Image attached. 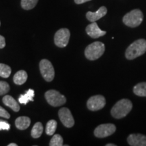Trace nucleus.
<instances>
[{"instance_id": "1", "label": "nucleus", "mask_w": 146, "mask_h": 146, "mask_svg": "<svg viewBox=\"0 0 146 146\" xmlns=\"http://www.w3.org/2000/svg\"><path fill=\"white\" fill-rule=\"evenodd\" d=\"M146 52V40L140 39L134 41L127 47L125 52L127 59L131 60L143 55Z\"/></svg>"}, {"instance_id": "2", "label": "nucleus", "mask_w": 146, "mask_h": 146, "mask_svg": "<svg viewBox=\"0 0 146 146\" xmlns=\"http://www.w3.org/2000/svg\"><path fill=\"white\" fill-rule=\"evenodd\" d=\"M133 104L128 99H122L116 102L111 110V114L114 118L120 119L125 117L131 112Z\"/></svg>"}, {"instance_id": "3", "label": "nucleus", "mask_w": 146, "mask_h": 146, "mask_svg": "<svg viewBox=\"0 0 146 146\" xmlns=\"http://www.w3.org/2000/svg\"><path fill=\"white\" fill-rule=\"evenodd\" d=\"M105 52V45L100 41H96L89 45L85 50V57L89 60L100 58Z\"/></svg>"}, {"instance_id": "4", "label": "nucleus", "mask_w": 146, "mask_h": 146, "mask_svg": "<svg viewBox=\"0 0 146 146\" xmlns=\"http://www.w3.org/2000/svg\"><path fill=\"white\" fill-rule=\"evenodd\" d=\"M143 19V14L139 9H135L131 11L124 16L123 21L127 27L135 28L141 25Z\"/></svg>"}, {"instance_id": "5", "label": "nucleus", "mask_w": 146, "mask_h": 146, "mask_svg": "<svg viewBox=\"0 0 146 146\" xmlns=\"http://www.w3.org/2000/svg\"><path fill=\"white\" fill-rule=\"evenodd\" d=\"M45 98L49 104L54 107L64 104L66 102L65 97L56 90L47 91L45 94Z\"/></svg>"}, {"instance_id": "6", "label": "nucleus", "mask_w": 146, "mask_h": 146, "mask_svg": "<svg viewBox=\"0 0 146 146\" xmlns=\"http://www.w3.org/2000/svg\"><path fill=\"white\" fill-rule=\"evenodd\" d=\"M39 68L41 75L45 81L47 82L53 81L55 76V71L52 63L49 60H42L39 63Z\"/></svg>"}, {"instance_id": "7", "label": "nucleus", "mask_w": 146, "mask_h": 146, "mask_svg": "<svg viewBox=\"0 0 146 146\" xmlns=\"http://www.w3.org/2000/svg\"><path fill=\"white\" fill-rule=\"evenodd\" d=\"M116 127L113 124H102L96 128L94 135L98 138H104L112 135L116 131Z\"/></svg>"}, {"instance_id": "8", "label": "nucleus", "mask_w": 146, "mask_h": 146, "mask_svg": "<svg viewBox=\"0 0 146 146\" xmlns=\"http://www.w3.org/2000/svg\"><path fill=\"white\" fill-rule=\"evenodd\" d=\"M70 33L68 29H61L56 33L54 36V43L56 46L65 47L68 45Z\"/></svg>"}, {"instance_id": "9", "label": "nucleus", "mask_w": 146, "mask_h": 146, "mask_svg": "<svg viewBox=\"0 0 146 146\" xmlns=\"http://www.w3.org/2000/svg\"><path fill=\"white\" fill-rule=\"evenodd\" d=\"M106 99L103 96L97 95L91 97L87 103V106L91 111H98L103 108L105 106Z\"/></svg>"}, {"instance_id": "10", "label": "nucleus", "mask_w": 146, "mask_h": 146, "mask_svg": "<svg viewBox=\"0 0 146 146\" xmlns=\"http://www.w3.org/2000/svg\"><path fill=\"white\" fill-rule=\"evenodd\" d=\"M58 115H59V118L61 120L62 123L66 127L71 128L74 126V118H73L70 110L67 108H62L60 109L59 112H58Z\"/></svg>"}, {"instance_id": "11", "label": "nucleus", "mask_w": 146, "mask_h": 146, "mask_svg": "<svg viewBox=\"0 0 146 146\" xmlns=\"http://www.w3.org/2000/svg\"><path fill=\"white\" fill-rule=\"evenodd\" d=\"M127 142L131 146H146V136L139 133H133L128 137Z\"/></svg>"}, {"instance_id": "12", "label": "nucleus", "mask_w": 146, "mask_h": 146, "mask_svg": "<svg viewBox=\"0 0 146 146\" xmlns=\"http://www.w3.org/2000/svg\"><path fill=\"white\" fill-rule=\"evenodd\" d=\"M86 33L89 36L94 39L99 38L106 34V32L104 31L99 28L98 24L96 22H94L86 27Z\"/></svg>"}, {"instance_id": "13", "label": "nucleus", "mask_w": 146, "mask_h": 146, "mask_svg": "<svg viewBox=\"0 0 146 146\" xmlns=\"http://www.w3.org/2000/svg\"><path fill=\"white\" fill-rule=\"evenodd\" d=\"M107 8L105 6H102L96 12H87L86 17L88 19V21L91 22V23H94V22H96L98 20H100V18L104 17L107 14Z\"/></svg>"}, {"instance_id": "14", "label": "nucleus", "mask_w": 146, "mask_h": 146, "mask_svg": "<svg viewBox=\"0 0 146 146\" xmlns=\"http://www.w3.org/2000/svg\"><path fill=\"white\" fill-rule=\"evenodd\" d=\"M3 103L9 108H10L14 112H18L20 110V106L19 104L16 102V100H14V98H12L10 96H5L3 98Z\"/></svg>"}, {"instance_id": "15", "label": "nucleus", "mask_w": 146, "mask_h": 146, "mask_svg": "<svg viewBox=\"0 0 146 146\" xmlns=\"http://www.w3.org/2000/svg\"><path fill=\"white\" fill-rule=\"evenodd\" d=\"M16 127L20 130H25L28 129L31 125V119L27 116H21L16 119Z\"/></svg>"}, {"instance_id": "16", "label": "nucleus", "mask_w": 146, "mask_h": 146, "mask_svg": "<svg viewBox=\"0 0 146 146\" xmlns=\"http://www.w3.org/2000/svg\"><path fill=\"white\" fill-rule=\"evenodd\" d=\"M28 75L27 73L25 70H19L14 74V82L16 85H21L27 81Z\"/></svg>"}, {"instance_id": "17", "label": "nucleus", "mask_w": 146, "mask_h": 146, "mask_svg": "<svg viewBox=\"0 0 146 146\" xmlns=\"http://www.w3.org/2000/svg\"><path fill=\"white\" fill-rule=\"evenodd\" d=\"M35 91L31 89H29L25 94L21 95L18 98V101L22 104H27L29 102L33 101Z\"/></svg>"}, {"instance_id": "18", "label": "nucleus", "mask_w": 146, "mask_h": 146, "mask_svg": "<svg viewBox=\"0 0 146 146\" xmlns=\"http://www.w3.org/2000/svg\"><path fill=\"white\" fill-rule=\"evenodd\" d=\"M133 93L137 96L146 97V82L137 84L133 87Z\"/></svg>"}, {"instance_id": "19", "label": "nucleus", "mask_w": 146, "mask_h": 146, "mask_svg": "<svg viewBox=\"0 0 146 146\" xmlns=\"http://www.w3.org/2000/svg\"><path fill=\"white\" fill-rule=\"evenodd\" d=\"M43 131V125L39 122L35 123L31 130V136L33 138H39L41 136Z\"/></svg>"}, {"instance_id": "20", "label": "nucleus", "mask_w": 146, "mask_h": 146, "mask_svg": "<svg viewBox=\"0 0 146 146\" xmlns=\"http://www.w3.org/2000/svg\"><path fill=\"white\" fill-rule=\"evenodd\" d=\"M56 128H57V122L55 120H49L46 125V129H45L47 135H53L54 133L56 132Z\"/></svg>"}, {"instance_id": "21", "label": "nucleus", "mask_w": 146, "mask_h": 146, "mask_svg": "<svg viewBox=\"0 0 146 146\" xmlns=\"http://www.w3.org/2000/svg\"><path fill=\"white\" fill-rule=\"evenodd\" d=\"M39 0H21V6L24 10H32L36 6Z\"/></svg>"}, {"instance_id": "22", "label": "nucleus", "mask_w": 146, "mask_h": 146, "mask_svg": "<svg viewBox=\"0 0 146 146\" xmlns=\"http://www.w3.org/2000/svg\"><path fill=\"white\" fill-rule=\"evenodd\" d=\"M11 68L9 66L4 64H0V76L3 78H8L10 76Z\"/></svg>"}, {"instance_id": "23", "label": "nucleus", "mask_w": 146, "mask_h": 146, "mask_svg": "<svg viewBox=\"0 0 146 146\" xmlns=\"http://www.w3.org/2000/svg\"><path fill=\"white\" fill-rule=\"evenodd\" d=\"M50 146H62L63 145V138L58 134L54 135L50 142Z\"/></svg>"}, {"instance_id": "24", "label": "nucleus", "mask_w": 146, "mask_h": 146, "mask_svg": "<svg viewBox=\"0 0 146 146\" xmlns=\"http://www.w3.org/2000/svg\"><path fill=\"white\" fill-rule=\"evenodd\" d=\"M10 91V85L5 81H0V96L6 94Z\"/></svg>"}, {"instance_id": "25", "label": "nucleus", "mask_w": 146, "mask_h": 146, "mask_svg": "<svg viewBox=\"0 0 146 146\" xmlns=\"http://www.w3.org/2000/svg\"><path fill=\"white\" fill-rule=\"evenodd\" d=\"M10 129V125L6 121L0 120V131L6 130L9 131Z\"/></svg>"}, {"instance_id": "26", "label": "nucleus", "mask_w": 146, "mask_h": 146, "mask_svg": "<svg viewBox=\"0 0 146 146\" xmlns=\"http://www.w3.org/2000/svg\"><path fill=\"white\" fill-rule=\"evenodd\" d=\"M0 117L7 118V119H9L10 118V114L1 106H0Z\"/></svg>"}, {"instance_id": "27", "label": "nucleus", "mask_w": 146, "mask_h": 146, "mask_svg": "<svg viewBox=\"0 0 146 146\" xmlns=\"http://www.w3.org/2000/svg\"><path fill=\"white\" fill-rule=\"evenodd\" d=\"M5 46V38L3 36L0 35V49H2Z\"/></svg>"}, {"instance_id": "28", "label": "nucleus", "mask_w": 146, "mask_h": 146, "mask_svg": "<svg viewBox=\"0 0 146 146\" xmlns=\"http://www.w3.org/2000/svg\"><path fill=\"white\" fill-rule=\"evenodd\" d=\"M91 1V0H74V2H75L76 4H82V3L87 2V1Z\"/></svg>"}, {"instance_id": "29", "label": "nucleus", "mask_w": 146, "mask_h": 146, "mask_svg": "<svg viewBox=\"0 0 146 146\" xmlns=\"http://www.w3.org/2000/svg\"><path fill=\"white\" fill-rule=\"evenodd\" d=\"M18 145L17 144H16V143H10L8 145V146H17Z\"/></svg>"}, {"instance_id": "30", "label": "nucleus", "mask_w": 146, "mask_h": 146, "mask_svg": "<svg viewBox=\"0 0 146 146\" xmlns=\"http://www.w3.org/2000/svg\"><path fill=\"white\" fill-rule=\"evenodd\" d=\"M106 145V146H116V145H115V144H113V143H108Z\"/></svg>"}, {"instance_id": "31", "label": "nucleus", "mask_w": 146, "mask_h": 146, "mask_svg": "<svg viewBox=\"0 0 146 146\" xmlns=\"http://www.w3.org/2000/svg\"><path fill=\"white\" fill-rule=\"evenodd\" d=\"M0 25H1V23H0Z\"/></svg>"}]
</instances>
